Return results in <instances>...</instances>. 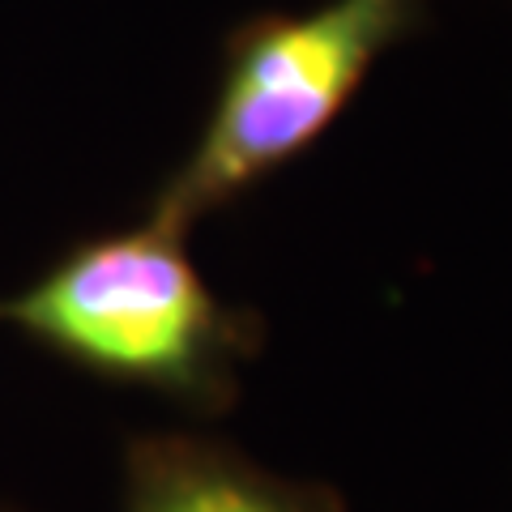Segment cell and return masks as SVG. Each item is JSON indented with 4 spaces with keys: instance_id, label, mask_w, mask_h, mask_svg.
I'll list each match as a JSON object with an SVG mask.
<instances>
[{
    "instance_id": "6da1fadb",
    "label": "cell",
    "mask_w": 512,
    "mask_h": 512,
    "mask_svg": "<svg viewBox=\"0 0 512 512\" xmlns=\"http://www.w3.org/2000/svg\"><path fill=\"white\" fill-rule=\"evenodd\" d=\"M0 325L107 384L154 393L201 419L227 414L261 355V316L227 303L158 214L56 256L0 299Z\"/></svg>"
},
{
    "instance_id": "3957f363",
    "label": "cell",
    "mask_w": 512,
    "mask_h": 512,
    "mask_svg": "<svg viewBox=\"0 0 512 512\" xmlns=\"http://www.w3.org/2000/svg\"><path fill=\"white\" fill-rule=\"evenodd\" d=\"M120 512H346L325 483L291 478L197 431H150L124 448Z\"/></svg>"
},
{
    "instance_id": "7a4b0ae2",
    "label": "cell",
    "mask_w": 512,
    "mask_h": 512,
    "mask_svg": "<svg viewBox=\"0 0 512 512\" xmlns=\"http://www.w3.org/2000/svg\"><path fill=\"white\" fill-rule=\"evenodd\" d=\"M427 0H325L231 30L218 90L192 150L150 214L192 231L295 163L333 128L389 47L419 30Z\"/></svg>"
}]
</instances>
